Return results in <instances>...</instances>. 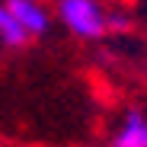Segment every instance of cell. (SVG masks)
Masks as SVG:
<instances>
[{"mask_svg": "<svg viewBox=\"0 0 147 147\" xmlns=\"http://www.w3.org/2000/svg\"><path fill=\"white\" fill-rule=\"evenodd\" d=\"M55 16L70 35L83 42H96L109 35V10L99 0H58Z\"/></svg>", "mask_w": 147, "mask_h": 147, "instance_id": "obj_1", "label": "cell"}, {"mask_svg": "<svg viewBox=\"0 0 147 147\" xmlns=\"http://www.w3.org/2000/svg\"><path fill=\"white\" fill-rule=\"evenodd\" d=\"M7 7L16 16V22L26 29L29 38H42L51 29V10H48L42 0H7Z\"/></svg>", "mask_w": 147, "mask_h": 147, "instance_id": "obj_2", "label": "cell"}, {"mask_svg": "<svg viewBox=\"0 0 147 147\" xmlns=\"http://www.w3.org/2000/svg\"><path fill=\"white\" fill-rule=\"evenodd\" d=\"M112 147H147V115L138 109L125 112V121L115 131Z\"/></svg>", "mask_w": 147, "mask_h": 147, "instance_id": "obj_3", "label": "cell"}, {"mask_svg": "<svg viewBox=\"0 0 147 147\" xmlns=\"http://www.w3.org/2000/svg\"><path fill=\"white\" fill-rule=\"evenodd\" d=\"M0 45H3L7 51H19V48L29 45V35H26V29L16 22V16L10 13L7 0H0Z\"/></svg>", "mask_w": 147, "mask_h": 147, "instance_id": "obj_4", "label": "cell"}, {"mask_svg": "<svg viewBox=\"0 0 147 147\" xmlns=\"http://www.w3.org/2000/svg\"><path fill=\"white\" fill-rule=\"evenodd\" d=\"M128 29H131L128 13H109V32H128Z\"/></svg>", "mask_w": 147, "mask_h": 147, "instance_id": "obj_5", "label": "cell"}, {"mask_svg": "<svg viewBox=\"0 0 147 147\" xmlns=\"http://www.w3.org/2000/svg\"><path fill=\"white\" fill-rule=\"evenodd\" d=\"M144 77H147V67H144Z\"/></svg>", "mask_w": 147, "mask_h": 147, "instance_id": "obj_6", "label": "cell"}, {"mask_svg": "<svg viewBox=\"0 0 147 147\" xmlns=\"http://www.w3.org/2000/svg\"><path fill=\"white\" fill-rule=\"evenodd\" d=\"M109 147H112V144H109Z\"/></svg>", "mask_w": 147, "mask_h": 147, "instance_id": "obj_7", "label": "cell"}]
</instances>
